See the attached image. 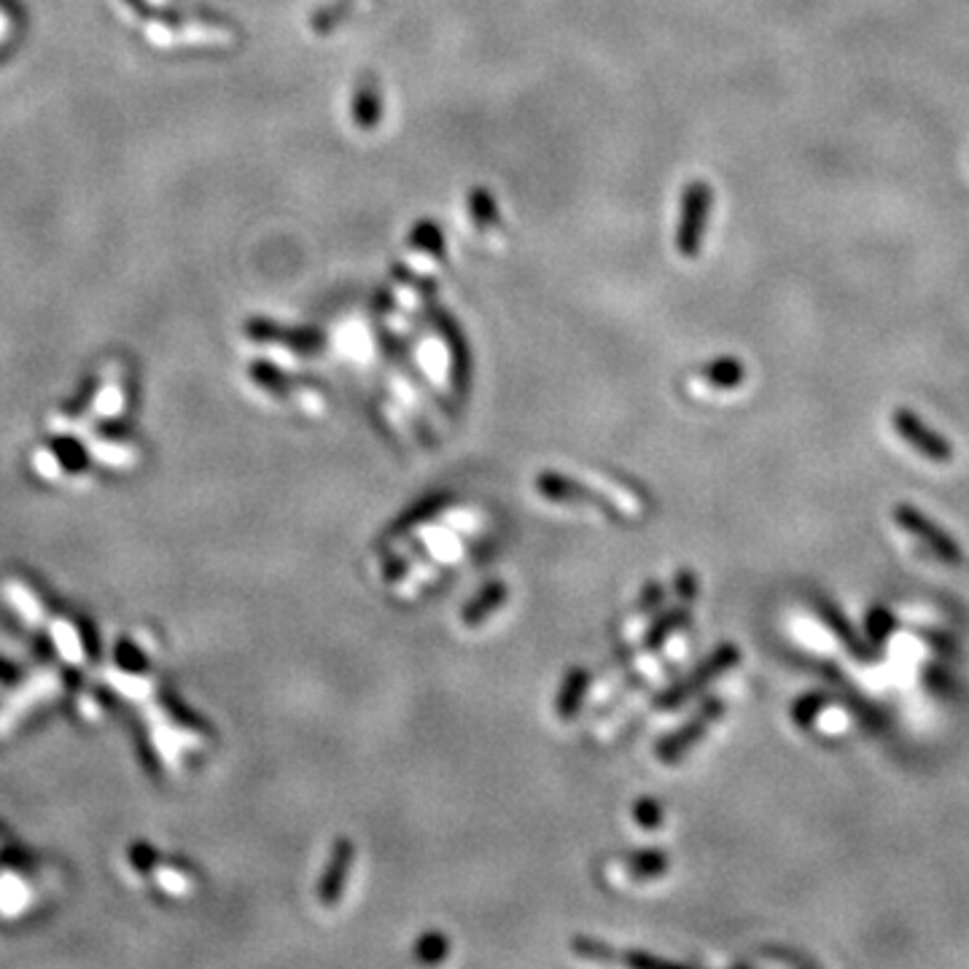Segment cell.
I'll list each match as a JSON object with an SVG mask.
<instances>
[{"label": "cell", "mask_w": 969, "mask_h": 969, "mask_svg": "<svg viewBox=\"0 0 969 969\" xmlns=\"http://www.w3.org/2000/svg\"><path fill=\"white\" fill-rule=\"evenodd\" d=\"M864 625H868V636L872 638V642L881 644V642H887L891 633H894V625L897 623H894V617H891V611L881 609V606H878V609H870L868 619H864Z\"/></svg>", "instance_id": "13"}, {"label": "cell", "mask_w": 969, "mask_h": 969, "mask_svg": "<svg viewBox=\"0 0 969 969\" xmlns=\"http://www.w3.org/2000/svg\"><path fill=\"white\" fill-rule=\"evenodd\" d=\"M891 423H894L897 434L919 452L921 458H927V461L932 463L953 461V444L948 442L946 437L937 434L934 429H929L913 410H908V407H897V412L891 415Z\"/></svg>", "instance_id": "3"}, {"label": "cell", "mask_w": 969, "mask_h": 969, "mask_svg": "<svg viewBox=\"0 0 969 969\" xmlns=\"http://www.w3.org/2000/svg\"><path fill=\"white\" fill-rule=\"evenodd\" d=\"M816 611H819V617L824 619L826 628L832 630V636H835L838 642L845 646V652H849L851 657H857V660H868L870 649H868V646H864L862 638H859V633H857L854 625H851V619L845 617V614L840 611L838 606L832 604V600L819 598L816 600Z\"/></svg>", "instance_id": "7"}, {"label": "cell", "mask_w": 969, "mask_h": 969, "mask_svg": "<svg viewBox=\"0 0 969 969\" xmlns=\"http://www.w3.org/2000/svg\"><path fill=\"white\" fill-rule=\"evenodd\" d=\"M711 208H714V189H711L706 180H693V184L684 186L682 218H678L676 229V248L682 256H697L703 237H706Z\"/></svg>", "instance_id": "1"}, {"label": "cell", "mask_w": 969, "mask_h": 969, "mask_svg": "<svg viewBox=\"0 0 969 969\" xmlns=\"http://www.w3.org/2000/svg\"><path fill=\"white\" fill-rule=\"evenodd\" d=\"M353 868V843L348 838H342L337 843V849H334L332 862H329L326 872H323L321 878V902H326L329 908H334V904L340 902L342 889L348 887V875H351Z\"/></svg>", "instance_id": "6"}, {"label": "cell", "mask_w": 969, "mask_h": 969, "mask_svg": "<svg viewBox=\"0 0 969 969\" xmlns=\"http://www.w3.org/2000/svg\"><path fill=\"white\" fill-rule=\"evenodd\" d=\"M722 711H725L722 701H711L708 706H703L701 714H697L689 725H684L676 735H671V738H665L660 746H657V760L665 762V765H674V762L682 760L684 752L693 748L695 743L706 735V730L720 720Z\"/></svg>", "instance_id": "4"}, {"label": "cell", "mask_w": 969, "mask_h": 969, "mask_svg": "<svg viewBox=\"0 0 969 969\" xmlns=\"http://www.w3.org/2000/svg\"><path fill=\"white\" fill-rule=\"evenodd\" d=\"M501 600H503V587H501V585L488 587V590H484L480 598L471 600L469 609L463 611V619H467V623H469V628H474V625H477V623H482V619L488 617L490 611L499 609Z\"/></svg>", "instance_id": "11"}, {"label": "cell", "mask_w": 969, "mask_h": 969, "mask_svg": "<svg viewBox=\"0 0 969 969\" xmlns=\"http://www.w3.org/2000/svg\"><path fill=\"white\" fill-rule=\"evenodd\" d=\"M410 243L415 245V248L423 251H434V254H442V232H439L437 224L423 222L415 226V232L410 235Z\"/></svg>", "instance_id": "16"}, {"label": "cell", "mask_w": 969, "mask_h": 969, "mask_svg": "<svg viewBox=\"0 0 969 969\" xmlns=\"http://www.w3.org/2000/svg\"><path fill=\"white\" fill-rule=\"evenodd\" d=\"M738 660H741L738 646H735V644H725V646H722L720 652H716L714 657H711V660L703 663L701 668H697L695 674L687 678V682H682V684H678V687L674 689V693L665 695L660 703H663V706H678V703L687 701L689 695H695L697 689L703 687V684L714 682V678H720L722 674H725V671L735 668V665H738Z\"/></svg>", "instance_id": "5"}, {"label": "cell", "mask_w": 969, "mask_h": 969, "mask_svg": "<svg viewBox=\"0 0 969 969\" xmlns=\"http://www.w3.org/2000/svg\"><path fill=\"white\" fill-rule=\"evenodd\" d=\"M636 819L642 826H655L657 822H660V811H657V803L644 800V803L636 807Z\"/></svg>", "instance_id": "18"}, {"label": "cell", "mask_w": 969, "mask_h": 969, "mask_svg": "<svg viewBox=\"0 0 969 969\" xmlns=\"http://www.w3.org/2000/svg\"><path fill=\"white\" fill-rule=\"evenodd\" d=\"M826 703H830V697H824V695H805L803 701L794 703V711H792L794 722L803 727H811L813 720L822 714V708L826 706Z\"/></svg>", "instance_id": "15"}, {"label": "cell", "mask_w": 969, "mask_h": 969, "mask_svg": "<svg viewBox=\"0 0 969 969\" xmlns=\"http://www.w3.org/2000/svg\"><path fill=\"white\" fill-rule=\"evenodd\" d=\"M894 522L902 528V531L916 536V539H919L937 560H942V564L948 566L965 564V552H961L959 541H956L946 528H940L934 520H929L921 509L910 507V503H897Z\"/></svg>", "instance_id": "2"}, {"label": "cell", "mask_w": 969, "mask_h": 969, "mask_svg": "<svg viewBox=\"0 0 969 969\" xmlns=\"http://www.w3.org/2000/svg\"><path fill=\"white\" fill-rule=\"evenodd\" d=\"M585 687H587V676L585 674H574L571 678H568V684H566V693L560 695V701H558V714L560 716H574L577 714V708H579V701L581 697H585Z\"/></svg>", "instance_id": "12"}, {"label": "cell", "mask_w": 969, "mask_h": 969, "mask_svg": "<svg viewBox=\"0 0 969 969\" xmlns=\"http://www.w3.org/2000/svg\"><path fill=\"white\" fill-rule=\"evenodd\" d=\"M444 953H448V942H444L442 934L431 932L418 942V959L420 961H439Z\"/></svg>", "instance_id": "17"}, {"label": "cell", "mask_w": 969, "mask_h": 969, "mask_svg": "<svg viewBox=\"0 0 969 969\" xmlns=\"http://www.w3.org/2000/svg\"><path fill=\"white\" fill-rule=\"evenodd\" d=\"M353 119L366 133L378 127V121L383 119V95H380L378 81L372 76L359 84V92L353 97Z\"/></svg>", "instance_id": "9"}, {"label": "cell", "mask_w": 969, "mask_h": 969, "mask_svg": "<svg viewBox=\"0 0 969 969\" xmlns=\"http://www.w3.org/2000/svg\"><path fill=\"white\" fill-rule=\"evenodd\" d=\"M703 378L708 380L714 388H722V391H730V388H738L743 380H746V370H743V364L738 359H733V355H722V359L711 361L706 364V370H703Z\"/></svg>", "instance_id": "10"}, {"label": "cell", "mask_w": 969, "mask_h": 969, "mask_svg": "<svg viewBox=\"0 0 969 969\" xmlns=\"http://www.w3.org/2000/svg\"><path fill=\"white\" fill-rule=\"evenodd\" d=\"M469 208H471V218H474V222H480V224H490V222H496V218H499V205H496V199L490 197L488 192H482V189L471 192Z\"/></svg>", "instance_id": "14"}, {"label": "cell", "mask_w": 969, "mask_h": 969, "mask_svg": "<svg viewBox=\"0 0 969 969\" xmlns=\"http://www.w3.org/2000/svg\"><path fill=\"white\" fill-rule=\"evenodd\" d=\"M245 332H248L254 340L283 342V345L291 348V351H300V353H313L319 351L321 345V337L315 332H310V329H281L267 321H251L248 326H245Z\"/></svg>", "instance_id": "8"}]
</instances>
